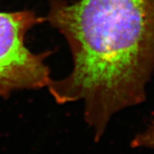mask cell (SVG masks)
I'll return each mask as SVG.
<instances>
[{"mask_svg": "<svg viewBox=\"0 0 154 154\" xmlns=\"http://www.w3.org/2000/svg\"><path fill=\"white\" fill-rule=\"evenodd\" d=\"M47 21L73 57L67 77L47 86L57 104L84 102L99 140L111 118L145 101L154 71V0H49Z\"/></svg>", "mask_w": 154, "mask_h": 154, "instance_id": "obj_1", "label": "cell"}, {"mask_svg": "<svg viewBox=\"0 0 154 154\" xmlns=\"http://www.w3.org/2000/svg\"><path fill=\"white\" fill-rule=\"evenodd\" d=\"M44 21L32 10L0 12V97L46 87L51 82L45 60L51 52L33 53L24 41L27 33Z\"/></svg>", "mask_w": 154, "mask_h": 154, "instance_id": "obj_2", "label": "cell"}, {"mask_svg": "<svg viewBox=\"0 0 154 154\" xmlns=\"http://www.w3.org/2000/svg\"><path fill=\"white\" fill-rule=\"evenodd\" d=\"M133 148L154 151V122L139 132L130 142Z\"/></svg>", "mask_w": 154, "mask_h": 154, "instance_id": "obj_3", "label": "cell"}]
</instances>
